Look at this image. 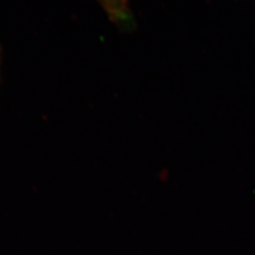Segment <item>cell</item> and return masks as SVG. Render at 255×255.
Segmentation results:
<instances>
[{
	"label": "cell",
	"instance_id": "1",
	"mask_svg": "<svg viewBox=\"0 0 255 255\" xmlns=\"http://www.w3.org/2000/svg\"><path fill=\"white\" fill-rule=\"evenodd\" d=\"M0 58H1V49H0Z\"/></svg>",
	"mask_w": 255,
	"mask_h": 255
}]
</instances>
